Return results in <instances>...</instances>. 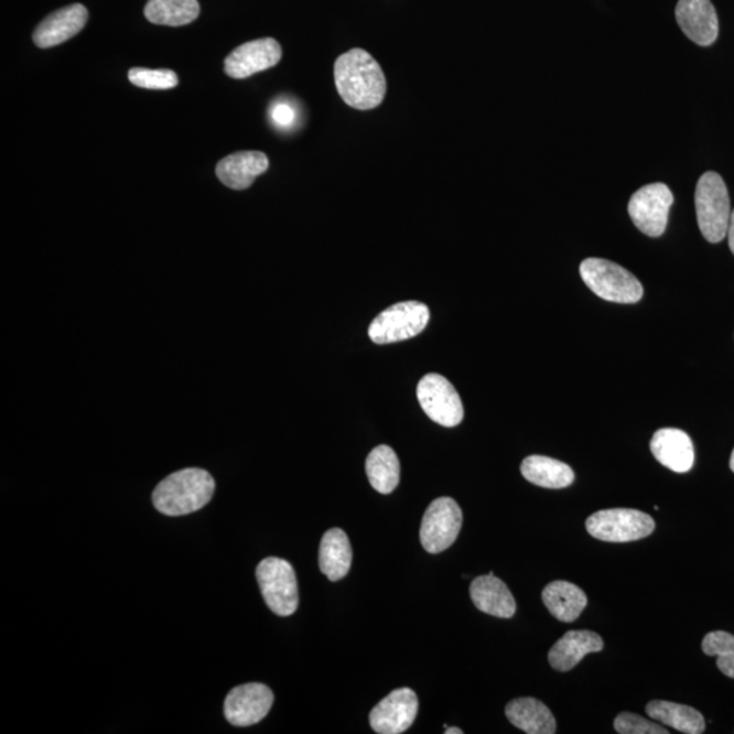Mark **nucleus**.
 Returning a JSON list of instances; mask_svg holds the SVG:
<instances>
[{"label": "nucleus", "mask_w": 734, "mask_h": 734, "mask_svg": "<svg viewBox=\"0 0 734 734\" xmlns=\"http://www.w3.org/2000/svg\"><path fill=\"white\" fill-rule=\"evenodd\" d=\"M335 84L342 100L354 109H375L386 98V75L380 64L365 50H349L337 57Z\"/></svg>", "instance_id": "f257e3e1"}, {"label": "nucleus", "mask_w": 734, "mask_h": 734, "mask_svg": "<svg viewBox=\"0 0 734 734\" xmlns=\"http://www.w3.org/2000/svg\"><path fill=\"white\" fill-rule=\"evenodd\" d=\"M215 482L207 471L185 468L169 475L153 493L155 509L179 517L201 510L212 500Z\"/></svg>", "instance_id": "f03ea898"}, {"label": "nucleus", "mask_w": 734, "mask_h": 734, "mask_svg": "<svg viewBox=\"0 0 734 734\" xmlns=\"http://www.w3.org/2000/svg\"><path fill=\"white\" fill-rule=\"evenodd\" d=\"M582 281L594 294L616 304H635L644 296L643 284L614 261L590 258L580 266Z\"/></svg>", "instance_id": "7ed1b4c3"}, {"label": "nucleus", "mask_w": 734, "mask_h": 734, "mask_svg": "<svg viewBox=\"0 0 734 734\" xmlns=\"http://www.w3.org/2000/svg\"><path fill=\"white\" fill-rule=\"evenodd\" d=\"M699 229L709 242L724 240L731 220V199L719 173L708 172L699 179L695 191Z\"/></svg>", "instance_id": "20e7f679"}, {"label": "nucleus", "mask_w": 734, "mask_h": 734, "mask_svg": "<svg viewBox=\"0 0 734 734\" xmlns=\"http://www.w3.org/2000/svg\"><path fill=\"white\" fill-rule=\"evenodd\" d=\"M430 320L428 305L418 301L399 302L378 314L369 326V336L376 345H390L422 334Z\"/></svg>", "instance_id": "39448f33"}, {"label": "nucleus", "mask_w": 734, "mask_h": 734, "mask_svg": "<svg viewBox=\"0 0 734 734\" xmlns=\"http://www.w3.org/2000/svg\"><path fill=\"white\" fill-rule=\"evenodd\" d=\"M256 576L268 608L278 616L293 615L299 608V582L293 566L281 558H266Z\"/></svg>", "instance_id": "423d86ee"}, {"label": "nucleus", "mask_w": 734, "mask_h": 734, "mask_svg": "<svg viewBox=\"0 0 734 734\" xmlns=\"http://www.w3.org/2000/svg\"><path fill=\"white\" fill-rule=\"evenodd\" d=\"M594 539L608 543H628L648 538L656 528L655 520L644 511L607 509L594 512L585 522Z\"/></svg>", "instance_id": "0eeeda50"}, {"label": "nucleus", "mask_w": 734, "mask_h": 734, "mask_svg": "<svg viewBox=\"0 0 734 734\" xmlns=\"http://www.w3.org/2000/svg\"><path fill=\"white\" fill-rule=\"evenodd\" d=\"M672 204L673 194L668 185L649 184L635 192L628 202V214L644 235L660 237L666 233Z\"/></svg>", "instance_id": "6e6552de"}, {"label": "nucleus", "mask_w": 734, "mask_h": 734, "mask_svg": "<svg viewBox=\"0 0 734 734\" xmlns=\"http://www.w3.org/2000/svg\"><path fill=\"white\" fill-rule=\"evenodd\" d=\"M419 404L431 421L444 428L458 427L464 419V407L457 390L444 376L427 375L418 384Z\"/></svg>", "instance_id": "1a4fd4ad"}, {"label": "nucleus", "mask_w": 734, "mask_h": 734, "mask_svg": "<svg viewBox=\"0 0 734 734\" xmlns=\"http://www.w3.org/2000/svg\"><path fill=\"white\" fill-rule=\"evenodd\" d=\"M463 526V511L456 500L436 498L424 512L421 526V543L430 553H440L456 541Z\"/></svg>", "instance_id": "9d476101"}, {"label": "nucleus", "mask_w": 734, "mask_h": 734, "mask_svg": "<svg viewBox=\"0 0 734 734\" xmlns=\"http://www.w3.org/2000/svg\"><path fill=\"white\" fill-rule=\"evenodd\" d=\"M417 693L399 689L389 693L370 713L371 730L378 734H400L410 730L418 715Z\"/></svg>", "instance_id": "9b49d317"}, {"label": "nucleus", "mask_w": 734, "mask_h": 734, "mask_svg": "<svg viewBox=\"0 0 734 734\" xmlns=\"http://www.w3.org/2000/svg\"><path fill=\"white\" fill-rule=\"evenodd\" d=\"M273 693L267 686L248 683L236 687L225 701L226 720L235 726H252L270 713Z\"/></svg>", "instance_id": "f8f14e48"}, {"label": "nucleus", "mask_w": 734, "mask_h": 734, "mask_svg": "<svg viewBox=\"0 0 734 734\" xmlns=\"http://www.w3.org/2000/svg\"><path fill=\"white\" fill-rule=\"evenodd\" d=\"M281 60L282 46L276 39L253 40L237 46L226 57L225 72L231 78L245 79L250 75L276 67Z\"/></svg>", "instance_id": "ddd939ff"}, {"label": "nucleus", "mask_w": 734, "mask_h": 734, "mask_svg": "<svg viewBox=\"0 0 734 734\" xmlns=\"http://www.w3.org/2000/svg\"><path fill=\"white\" fill-rule=\"evenodd\" d=\"M676 21L693 43L709 46L719 37V17L710 0H679Z\"/></svg>", "instance_id": "4468645a"}, {"label": "nucleus", "mask_w": 734, "mask_h": 734, "mask_svg": "<svg viewBox=\"0 0 734 734\" xmlns=\"http://www.w3.org/2000/svg\"><path fill=\"white\" fill-rule=\"evenodd\" d=\"M87 19H89V13H87L84 4L66 6V8L55 11L39 23L36 31L33 33L34 44L43 50L60 45L64 41L77 36L85 28Z\"/></svg>", "instance_id": "2eb2a0df"}, {"label": "nucleus", "mask_w": 734, "mask_h": 734, "mask_svg": "<svg viewBox=\"0 0 734 734\" xmlns=\"http://www.w3.org/2000/svg\"><path fill=\"white\" fill-rule=\"evenodd\" d=\"M650 451L657 462L678 474H686L695 462L690 435L679 429H661L656 431L650 441Z\"/></svg>", "instance_id": "dca6fc26"}, {"label": "nucleus", "mask_w": 734, "mask_h": 734, "mask_svg": "<svg viewBox=\"0 0 734 734\" xmlns=\"http://www.w3.org/2000/svg\"><path fill=\"white\" fill-rule=\"evenodd\" d=\"M270 161L260 151H240L225 156L217 165L219 182L235 191H244L253 184L255 179L268 171Z\"/></svg>", "instance_id": "f3484780"}, {"label": "nucleus", "mask_w": 734, "mask_h": 734, "mask_svg": "<svg viewBox=\"0 0 734 734\" xmlns=\"http://www.w3.org/2000/svg\"><path fill=\"white\" fill-rule=\"evenodd\" d=\"M471 598L475 607L487 615L510 619L517 605L508 585L492 573L477 576L471 584Z\"/></svg>", "instance_id": "a211bd4d"}, {"label": "nucleus", "mask_w": 734, "mask_h": 734, "mask_svg": "<svg viewBox=\"0 0 734 734\" xmlns=\"http://www.w3.org/2000/svg\"><path fill=\"white\" fill-rule=\"evenodd\" d=\"M604 640L598 634L574 630L563 635L549 652L550 666L558 672H569L591 652L602 651Z\"/></svg>", "instance_id": "6ab92c4d"}, {"label": "nucleus", "mask_w": 734, "mask_h": 734, "mask_svg": "<svg viewBox=\"0 0 734 734\" xmlns=\"http://www.w3.org/2000/svg\"><path fill=\"white\" fill-rule=\"evenodd\" d=\"M506 716L512 725L528 734L557 733V721L550 709L535 698H518L508 703Z\"/></svg>", "instance_id": "aec40b11"}, {"label": "nucleus", "mask_w": 734, "mask_h": 734, "mask_svg": "<svg viewBox=\"0 0 734 734\" xmlns=\"http://www.w3.org/2000/svg\"><path fill=\"white\" fill-rule=\"evenodd\" d=\"M352 562V544H349L345 530L330 529L323 536L322 544H320V570L331 581H339L348 574Z\"/></svg>", "instance_id": "412c9836"}, {"label": "nucleus", "mask_w": 734, "mask_h": 734, "mask_svg": "<svg viewBox=\"0 0 734 734\" xmlns=\"http://www.w3.org/2000/svg\"><path fill=\"white\" fill-rule=\"evenodd\" d=\"M543 603L550 614L559 622L571 623L579 619L586 608L587 597L584 591L568 581H553L544 587Z\"/></svg>", "instance_id": "4be33fe9"}, {"label": "nucleus", "mask_w": 734, "mask_h": 734, "mask_svg": "<svg viewBox=\"0 0 734 734\" xmlns=\"http://www.w3.org/2000/svg\"><path fill=\"white\" fill-rule=\"evenodd\" d=\"M521 474L532 485L559 489L573 485L575 475L568 464L546 456H529L521 464Z\"/></svg>", "instance_id": "5701e85b"}, {"label": "nucleus", "mask_w": 734, "mask_h": 734, "mask_svg": "<svg viewBox=\"0 0 734 734\" xmlns=\"http://www.w3.org/2000/svg\"><path fill=\"white\" fill-rule=\"evenodd\" d=\"M650 719L671 726L673 730L687 734H701L706 730V721L698 710L666 701H652L646 706Z\"/></svg>", "instance_id": "b1692460"}, {"label": "nucleus", "mask_w": 734, "mask_h": 734, "mask_svg": "<svg viewBox=\"0 0 734 734\" xmlns=\"http://www.w3.org/2000/svg\"><path fill=\"white\" fill-rule=\"evenodd\" d=\"M366 474L373 488L380 494H390L400 482V462L393 449L380 445L366 460Z\"/></svg>", "instance_id": "393cba45"}, {"label": "nucleus", "mask_w": 734, "mask_h": 734, "mask_svg": "<svg viewBox=\"0 0 734 734\" xmlns=\"http://www.w3.org/2000/svg\"><path fill=\"white\" fill-rule=\"evenodd\" d=\"M199 13L197 0H149L144 8L145 19L165 26L188 25Z\"/></svg>", "instance_id": "a878e982"}, {"label": "nucleus", "mask_w": 734, "mask_h": 734, "mask_svg": "<svg viewBox=\"0 0 734 734\" xmlns=\"http://www.w3.org/2000/svg\"><path fill=\"white\" fill-rule=\"evenodd\" d=\"M704 655L716 657L720 671L734 679V635L725 632L709 633L703 638Z\"/></svg>", "instance_id": "bb28decb"}, {"label": "nucleus", "mask_w": 734, "mask_h": 734, "mask_svg": "<svg viewBox=\"0 0 734 734\" xmlns=\"http://www.w3.org/2000/svg\"><path fill=\"white\" fill-rule=\"evenodd\" d=\"M128 79L132 85L150 90H169L179 85V77L172 69L131 68Z\"/></svg>", "instance_id": "cd10ccee"}, {"label": "nucleus", "mask_w": 734, "mask_h": 734, "mask_svg": "<svg viewBox=\"0 0 734 734\" xmlns=\"http://www.w3.org/2000/svg\"><path fill=\"white\" fill-rule=\"evenodd\" d=\"M615 731L620 734H667L661 725L634 713H622L615 719Z\"/></svg>", "instance_id": "c85d7f7f"}, {"label": "nucleus", "mask_w": 734, "mask_h": 734, "mask_svg": "<svg viewBox=\"0 0 734 734\" xmlns=\"http://www.w3.org/2000/svg\"><path fill=\"white\" fill-rule=\"evenodd\" d=\"M271 116L279 127H290L295 119V110L289 104L279 102L272 108Z\"/></svg>", "instance_id": "c756f323"}, {"label": "nucleus", "mask_w": 734, "mask_h": 734, "mask_svg": "<svg viewBox=\"0 0 734 734\" xmlns=\"http://www.w3.org/2000/svg\"><path fill=\"white\" fill-rule=\"evenodd\" d=\"M727 238H730V248L734 255V209L731 214L730 227H727Z\"/></svg>", "instance_id": "7c9ffc66"}, {"label": "nucleus", "mask_w": 734, "mask_h": 734, "mask_svg": "<svg viewBox=\"0 0 734 734\" xmlns=\"http://www.w3.org/2000/svg\"><path fill=\"white\" fill-rule=\"evenodd\" d=\"M446 734H463L462 730H458V727H446L445 731Z\"/></svg>", "instance_id": "2f4dec72"}, {"label": "nucleus", "mask_w": 734, "mask_h": 734, "mask_svg": "<svg viewBox=\"0 0 734 734\" xmlns=\"http://www.w3.org/2000/svg\"><path fill=\"white\" fill-rule=\"evenodd\" d=\"M731 469L734 472V451H733L732 457H731Z\"/></svg>", "instance_id": "473e14b6"}]
</instances>
